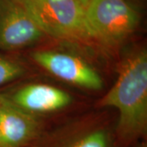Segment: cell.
<instances>
[{"instance_id":"cell-9","label":"cell","mask_w":147,"mask_h":147,"mask_svg":"<svg viewBox=\"0 0 147 147\" xmlns=\"http://www.w3.org/2000/svg\"><path fill=\"white\" fill-rule=\"evenodd\" d=\"M26 73V69L21 63L0 55V86L21 79Z\"/></svg>"},{"instance_id":"cell-2","label":"cell","mask_w":147,"mask_h":147,"mask_svg":"<svg viewBox=\"0 0 147 147\" xmlns=\"http://www.w3.org/2000/svg\"><path fill=\"white\" fill-rule=\"evenodd\" d=\"M42 33L71 43L97 45L77 0H20Z\"/></svg>"},{"instance_id":"cell-1","label":"cell","mask_w":147,"mask_h":147,"mask_svg":"<svg viewBox=\"0 0 147 147\" xmlns=\"http://www.w3.org/2000/svg\"><path fill=\"white\" fill-rule=\"evenodd\" d=\"M99 107L119 110L115 126L119 147H131L146 139L147 132V53L130 54L121 65L118 79L98 102Z\"/></svg>"},{"instance_id":"cell-4","label":"cell","mask_w":147,"mask_h":147,"mask_svg":"<svg viewBox=\"0 0 147 147\" xmlns=\"http://www.w3.org/2000/svg\"><path fill=\"white\" fill-rule=\"evenodd\" d=\"M30 147H119L115 127L105 121L84 119L52 131L44 129Z\"/></svg>"},{"instance_id":"cell-5","label":"cell","mask_w":147,"mask_h":147,"mask_svg":"<svg viewBox=\"0 0 147 147\" xmlns=\"http://www.w3.org/2000/svg\"><path fill=\"white\" fill-rule=\"evenodd\" d=\"M32 59L47 72L71 85L88 90H100L103 87V80L96 69L75 54L41 49L33 53Z\"/></svg>"},{"instance_id":"cell-10","label":"cell","mask_w":147,"mask_h":147,"mask_svg":"<svg viewBox=\"0 0 147 147\" xmlns=\"http://www.w3.org/2000/svg\"><path fill=\"white\" fill-rule=\"evenodd\" d=\"M135 147H147V143L146 140H142L141 142H139L137 145H135Z\"/></svg>"},{"instance_id":"cell-3","label":"cell","mask_w":147,"mask_h":147,"mask_svg":"<svg viewBox=\"0 0 147 147\" xmlns=\"http://www.w3.org/2000/svg\"><path fill=\"white\" fill-rule=\"evenodd\" d=\"M85 13L95 41L105 48L119 47L140 23L139 13L127 0H90Z\"/></svg>"},{"instance_id":"cell-8","label":"cell","mask_w":147,"mask_h":147,"mask_svg":"<svg viewBox=\"0 0 147 147\" xmlns=\"http://www.w3.org/2000/svg\"><path fill=\"white\" fill-rule=\"evenodd\" d=\"M1 96L17 108L39 117L58 112L70 105L67 92L47 84H29Z\"/></svg>"},{"instance_id":"cell-7","label":"cell","mask_w":147,"mask_h":147,"mask_svg":"<svg viewBox=\"0 0 147 147\" xmlns=\"http://www.w3.org/2000/svg\"><path fill=\"white\" fill-rule=\"evenodd\" d=\"M44 129L39 117L17 108L0 94V147H30Z\"/></svg>"},{"instance_id":"cell-6","label":"cell","mask_w":147,"mask_h":147,"mask_svg":"<svg viewBox=\"0 0 147 147\" xmlns=\"http://www.w3.org/2000/svg\"><path fill=\"white\" fill-rule=\"evenodd\" d=\"M44 36L20 0H0V50L27 48Z\"/></svg>"},{"instance_id":"cell-11","label":"cell","mask_w":147,"mask_h":147,"mask_svg":"<svg viewBox=\"0 0 147 147\" xmlns=\"http://www.w3.org/2000/svg\"><path fill=\"white\" fill-rule=\"evenodd\" d=\"M77 1H78L79 3H80L84 7H86V6L88 5V3H89L90 0H77Z\"/></svg>"}]
</instances>
